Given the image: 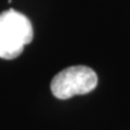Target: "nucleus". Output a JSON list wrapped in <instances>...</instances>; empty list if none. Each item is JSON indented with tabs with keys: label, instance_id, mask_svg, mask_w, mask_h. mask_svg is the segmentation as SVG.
Returning <instances> with one entry per match:
<instances>
[{
	"label": "nucleus",
	"instance_id": "obj_1",
	"mask_svg": "<svg viewBox=\"0 0 130 130\" xmlns=\"http://www.w3.org/2000/svg\"><path fill=\"white\" fill-rule=\"evenodd\" d=\"M33 27L27 17L14 9L0 14V58L19 57L33 40Z\"/></svg>",
	"mask_w": 130,
	"mask_h": 130
},
{
	"label": "nucleus",
	"instance_id": "obj_2",
	"mask_svg": "<svg viewBox=\"0 0 130 130\" xmlns=\"http://www.w3.org/2000/svg\"><path fill=\"white\" fill-rule=\"evenodd\" d=\"M98 86L95 71L86 66L67 68L53 77L50 88L53 95L59 99H69L74 95L86 94Z\"/></svg>",
	"mask_w": 130,
	"mask_h": 130
}]
</instances>
